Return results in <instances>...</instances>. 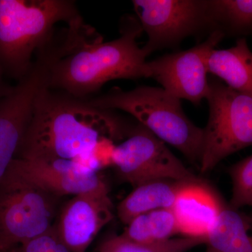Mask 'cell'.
I'll return each mask as SVG.
<instances>
[{
	"mask_svg": "<svg viewBox=\"0 0 252 252\" xmlns=\"http://www.w3.org/2000/svg\"><path fill=\"white\" fill-rule=\"evenodd\" d=\"M142 31L137 18L126 15L112 41H104L83 18L55 32L35 55L47 67L48 88L89 99L109 81L146 78L147 56L137 41Z\"/></svg>",
	"mask_w": 252,
	"mask_h": 252,
	"instance_id": "1",
	"label": "cell"
},
{
	"mask_svg": "<svg viewBox=\"0 0 252 252\" xmlns=\"http://www.w3.org/2000/svg\"><path fill=\"white\" fill-rule=\"evenodd\" d=\"M132 129L114 111L46 87L36 97L16 158L74 160L91 155L104 139L124 140Z\"/></svg>",
	"mask_w": 252,
	"mask_h": 252,
	"instance_id": "2",
	"label": "cell"
},
{
	"mask_svg": "<svg viewBox=\"0 0 252 252\" xmlns=\"http://www.w3.org/2000/svg\"><path fill=\"white\" fill-rule=\"evenodd\" d=\"M81 18L72 0H0V68L4 76L17 81L24 77L56 25L68 26Z\"/></svg>",
	"mask_w": 252,
	"mask_h": 252,
	"instance_id": "3",
	"label": "cell"
},
{
	"mask_svg": "<svg viewBox=\"0 0 252 252\" xmlns=\"http://www.w3.org/2000/svg\"><path fill=\"white\" fill-rule=\"evenodd\" d=\"M86 99L98 108L130 114L158 138L199 166L203 128L194 125L184 112L180 99L162 88L138 86L127 91L114 88L105 94Z\"/></svg>",
	"mask_w": 252,
	"mask_h": 252,
	"instance_id": "4",
	"label": "cell"
},
{
	"mask_svg": "<svg viewBox=\"0 0 252 252\" xmlns=\"http://www.w3.org/2000/svg\"><path fill=\"white\" fill-rule=\"evenodd\" d=\"M207 100L210 115L203 128L199 168L211 171L231 154L252 146V97L209 79Z\"/></svg>",
	"mask_w": 252,
	"mask_h": 252,
	"instance_id": "5",
	"label": "cell"
},
{
	"mask_svg": "<svg viewBox=\"0 0 252 252\" xmlns=\"http://www.w3.org/2000/svg\"><path fill=\"white\" fill-rule=\"evenodd\" d=\"M57 197L9 167L0 181V240L8 252L54 226Z\"/></svg>",
	"mask_w": 252,
	"mask_h": 252,
	"instance_id": "6",
	"label": "cell"
},
{
	"mask_svg": "<svg viewBox=\"0 0 252 252\" xmlns=\"http://www.w3.org/2000/svg\"><path fill=\"white\" fill-rule=\"evenodd\" d=\"M114 167L134 188L159 180L193 182L199 179L167 149L165 142L139 124L116 147Z\"/></svg>",
	"mask_w": 252,
	"mask_h": 252,
	"instance_id": "7",
	"label": "cell"
},
{
	"mask_svg": "<svg viewBox=\"0 0 252 252\" xmlns=\"http://www.w3.org/2000/svg\"><path fill=\"white\" fill-rule=\"evenodd\" d=\"M137 20L148 40L142 47L147 56L165 48L178 45L187 36L211 30L207 1L134 0Z\"/></svg>",
	"mask_w": 252,
	"mask_h": 252,
	"instance_id": "8",
	"label": "cell"
},
{
	"mask_svg": "<svg viewBox=\"0 0 252 252\" xmlns=\"http://www.w3.org/2000/svg\"><path fill=\"white\" fill-rule=\"evenodd\" d=\"M224 36L223 32L215 30L193 48L147 61L146 78H153L177 98L199 105L208 94L207 59Z\"/></svg>",
	"mask_w": 252,
	"mask_h": 252,
	"instance_id": "9",
	"label": "cell"
},
{
	"mask_svg": "<svg viewBox=\"0 0 252 252\" xmlns=\"http://www.w3.org/2000/svg\"><path fill=\"white\" fill-rule=\"evenodd\" d=\"M48 87V70L34 59L31 71L0 99V181L16 158L32 113L36 97Z\"/></svg>",
	"mask_w": 252,
	"mask_h": 252,
	"instance_id": "10",
	"label": "cell"
},
{
	"mask_svg": "<svg viewBox=\"0 0 252 252\" xmlns=\"http://www.w3.org/2000/svg\"><path fill=\"white\" fill-rule=\"evenodd\" d=\"M113 218L109 191L73 197L63 207L56 232L70 252H85L101 229Z\"/></svg>",
	"mask_w": 252,
	"mask_h": 252,
	"instance_id": "11",
	"label": "cell"
},
{
	"mask_svg": "<svg viewBox=\"0 0 252 252\" xmlns=\"http://www.w3.org/2000/svg\"><path fill=\"white\" fill-rule=\"evenodd\" d=\"M9 167L58 197L109 191L107 184L97 172L84 171L74 160H28L15 158Z\"/></svg>",
	"mask_w": 252,
	"mask_h": 252,
	"instance_id": "12",
	"label": "cell"
},
{
	"mask_svg": "<svg viewBox=\"0 0 252 252\" xmlns=\"http://www.w3.org/2000/svg\"><path fill=\"white\" fill-rule=\"evenodd\" d=\"M223 206L217 194L201 180L185 182L172 207L179 234L207 239Z\"/></svg>",
	"mask_w": 252,
	"mask_h": 252,
	"instance_id": "13",
	"label": "cell"
},
{
	"mask_svg": "<svg viewBox=\"0 0 252 252\" xmlns=\"http://www.w3.org/2000/svg\"><path fill=\"white\" fill-rule=\"evenodd\" d=\"M207 70L233 90L252 97V51L245 38L230 49H214L207 59Z\"/></svg>",
	"mask_w": 252,
	"mask_h": 252,
	"instance_id": "14",
	"label": "cell"
},
{
	"mask_svg": "<svg viewBox=\"0 0 252 252\" xmlns=\"http://www.w3.org/2000/svg\"><path fill=\"white\" fill-rule=\"evenodd\" d=\"M185 182L159 180L135 187L118 205L119 220L127 225L139 215L160 209H171Z\"/></svg>",
	"mask_w": 252,
	"mask_h": 252,
	"instance_id": "15",
	"label": "cell"
},
{
	"mask_svg": "<svg viewBox=\"0 0 252 252\" xmlns=\"http://www.w3.org/2000/svg\"><path fill=\"white\" fill-rule=\"evenodd\" d=\"M207 245L217 252H252V216L224 205Z\"/></svg>",
	"mask_w": 252,
	"mask_h": 252,
	"instance_id": "16",
	"label": "cell"
},
{
	"mask_svg": "<svg viewBox=\"0 0 252 252\" xmlns=\"http://www.w3.org/2000/svg\"><path fill=\"white\" fill-rule=\"evenodd\" d=\"M207 7L213 31L225 35L252 32V0H210Z\"/></svg>",
	"mask_w": 252,
	"mask_h": 252,
	"instance_id": "17",
	"label": "cell"
},
{
	"mask_svg": "<svg viewBox=\"0 0 252 252\" xmlns=\"http://www.w3.org/2000/svg\"><path fill=\"white\" fill-rule=\"evenodd\" d=\"M201 245H207L206 238L182 237L143 244L132 241L121 234L104 240L98 252H187Z\"/></svg>",
	"mask_w": 252,
	"mask_h": 252,
	"instance_id": "18",
	"label": "cell"
},
{
	"mask_svg": "<svg viewBox=\"0 0 252 252\" xmlns=\"http://www.w3.org/2000/svg\"><path fill=\"white\" fill-rule=\"evenodd\" d=\"M228 173L232 182V196L228 205L237 210L252 207V155L232 165Z\"/></svg>",
	"mask_w": 252,
	"mask_h": 252,
	"instance_id": "19",
	"label": "cell"
},
{
	"mask_svg": "<svg viewBox=\"0 0 252 252\" xmlns=\"http://www.w3.org/2000/svg\"><path fill=\"white\" fill-rule=\"evenodd\" d=\"M149 232L153 243L165 241L179 234L177 220L171 209H160L147 213Z\"/></svg>",
	"mask_w": 252,
	"mask_h": 252,
	"instance_id": "20",
	"label": "cell"
},
{
	"mask_svg": "<svg viewBox=\"0 0 252 252\" xmlns=\"http://www.w3.org/2000/svg\"><path fill=\"white\" fill-rule=\"evenodd\" d=\"M8 252H70L64 246L55 225L36 238L14 247Z\"/></svg>",
	"mask_w": 252,
	"mask_h": 252,
	"instance_id": "21",
	"label": "cell"
},
{
	"mask_svg": "<svg viewBox=\"0 0 252 252\" xmlns=\"http://www.w3.org/2000/svg\"><path fill=\"white\" fill-rule=\"evenodd\" d=\"M5 77L4 73L0 68V99L1 97H4L9 94L11 89H12L13 86H10L5 82L4 77Z\"/></svg>",
	"mask_w": 252,
	"mask_h": 252,
	"instance_id": "22",
	"label": "cell"
},
{
	"mask_svg": "<svg viewBox=\"0 0 252 252\" xmlns=\"http://www.w3.org/2000/svg\"><path fill=\"white\" fill-rule=\"evenodd\" d=\"M0 252H8L7 248H6L1 240H0Z\"/></svg>",
	"mask_w": 252,
	"mask_h": 252,
	"instance_id": "23",
	"label": "cell"
},
{
	"mask_svg": "<svg viewBox=\"0 0 252 252\" xmlns=\"http://www.w3.org/2000/svg\"><path fill=\"white\" fill-rule=\"evenodd\" d=\"M206 252H217L215 251V250H212V249L208 248V247H207V250Z\"/></svg>",
	"mask_w": 252,
	"mask_h": 252,
	"instance_id": "24",
	"label": "cell"
}]
</instances>
